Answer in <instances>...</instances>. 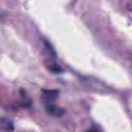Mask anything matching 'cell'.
<instances>
[{
  "label": "cell",
  "instance_id": "3",
  "mask_svg": "<svg viewBox=\"0 0 132 132\" xmlns=\"http://www.w3.org/2000/svg\"><path fill=\"white\" fill-rule=\"evenodd\" d=\"M1 124H2L3 127L4 129H6L8 131H12L13 130L14 126H13L12 123V122L9 121V120L3 119L1 121Z\"/></svg>",
  "mask_w": 132,
  "mask_h": 132
},
{
  "label": "cell",
  "instance_id": "4",
  "mask_svg": "<svg viewBox=\"0 0 132 132\" xmlns=\"http://www.w3.org/2000/svg\"><path fill=\"white\" fill-rule=\"evenodd\" d=\"M50 70L54 72H61V68L59 67V66L56 65V64H54L53 66H50Z\"/></svg>",
  "mask_w": 132,
  "mask_h": 132
},
{
  "label": "cell",
  "instance_id": "1",
  "mask_svg": "<svg viewBox=\"0 0 132 132\" xmlns=\"http://www.w3.org/2000/svg\"><path fill=\"white\" fill-rule=\"evenodd\" d=\"M58 96V92L55 90H44L43 93V98L46 103V106L53 104Z\"/></svg>",
  "mask_w": 132,
  "mask_h": 132
},
{
  "label": "cell",
  "instance_id": "2",
  "mask_svg": "<svg viewBox=\"0 0 132 132\" xmlns=\"http://www.w3.org/2000/svg\"><path fill=\"white\" fill-rule=\"evenodd\" d=\"M46 107L48 112H49L50 114L54 116H61L64 113V110L59 108V107L56 106L54 104L47 105L46 106Z\"/></svg>",
  "mask_w": 132,
  "mask_h": 132
}]
</instances>
